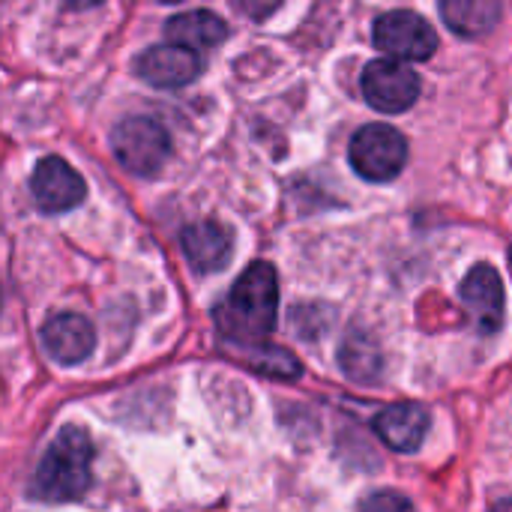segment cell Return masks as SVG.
I'll return each mask as SVG.
<instances>
[{"label":"cell","instance_id":"6da1fadb","mask_svg":"<svg viewBox=\"0 0 512 512\" xmlns=\"http://www.w3.org/2000/svg\"><path fill=\"white\" fill-rule=\"evenodd\" d=\"M279 309V282L270 264H252L216 309V327L231 342H261L270 336Z\"/></svg>","mask_w":512,"mask_h":512},{"label":"cell","instance_id":"7a4b0ae2","mask_svg":"<svg viewBox=\"0 0 512 512\" xmlns=\"http://www.w3.org/2000/svg\"><path fill=\"white\" fill-rule=\"evenodd\" d=\"M90 459L93 447L81 429H63L48 453L42 456L33 489L45 501H75L87 492L90 486Z\"/></svg>","mask_w":512,"mask_h":512},{"label":"cell","instance_id":"3957f363","mask_svg":"<svg viewBox=\"0 0 512 512\" xmlns=\"http://www.w3.org/2000/svg\"><path fill=\"white\" fill-rule=\"evenodd\" d=\"M111 147H114L117 162L129 174H135V177H156L162 171V165L168 162L171 138L162 129V123L153 120V117H126L114 129Z\"/></svg>","mask_w":512,"mask_h":512},{"label":"cell","instance_id":"277c9868","mask_svg":"<svg viewBox=\"0 0 512 512\" xmlns=\"http://www.w3.org/2000/svg\"><path fill=\"white\" fill-rule=\"evenodd\" d=\"M351 165L360 177L372 183H384L399 177L408 162V141L399 129L387 123H369L351 138Z\"/></svg>","mask_w":512,"mask_h":512},{"label":"cell","instance_id":"5b68a950","mask_svg":"<svg viewBox=\"0 0 512 512\" xmlns=\"http://www.w3.org/2000/svg\"><path fill=\"white\" fill-rule=\"evenodd\" d=\"M360 90H363V99L375 111L402 114L420 96V75L414 69H408V60L381 57V60H372L363 69Z\"/></svg>","mask_w":512,"mask_h":512},{"label":"cell","instance_id":"8992f818","mask_svg":"<svg viewBox=\"0 0 512 512\" xmlns=\"http://www.w3.org/2000/svg\"><path fill=\"white\" fill-rule=\"evenodd\" d=\"M372 39L387 57H396V60H429L438 51V33L423 15L411 9L384 12L375 21Z\"/></svg>","mask_w":512,"mask_h":512},{"label":"cell","instance_id":"52a82bcc","mask_svg":"<svg viewBox=\"0 0 512 512\" xmlns=\"http://www.w3.org/2000/svg\"><path fill=\"white\" fill-rule=\"evenodd\" d=\"M30 192H33L39 210L63 213L84 201L87 186L69 162H63L60 156H48L36 165V171L30 177Z\"/></svg>","mask_w":512,"mask_h":512},{"label":"cell","instance_id":"ba28073f","mask_svg":"<svg viewBox=\"0 0 512 512\" xmlns=\"http://www.w3.org/2000/svg\"><path fill=\"white\" fill-rule=\"evenodd\" d=\"M138 75L153 87H183L201 75V57L183 42L153 45L138 57Z\"/></svg>","mask_w":512,"mask_h":512},{"label":"cell","instance_id":"9c48e42d","mask_svg":"<svg viewBox=\"0 0 512 512\" xmlns=\"http://www.w3.org/2000/svg\"><path fill=\"white\" fill-rule=\"evenodd\" d=\"M462 303L483 333H498L504 324V285L495 267L480 264L462 282Z\"/></svg>","mask_w":512,"mask_h":512},{"label":"cell","instance_id":"30bf717a","mask_svg":"<svg viewBox=\"0 0 512 512\" xmlns=\"http://www.w3.org/2000/svg\"><path fill=\"white\" fill-rule=\"evenodd\" d=\"M93 342H96V333H93L90 321L81 315H72V312H60L42 327V345H45L48 357L63 366H75V363L87 360L93 351Z\"/></svg>","mask_w":512,"mask_h":512},{"label":"cell","instance_id":"8fae6325","mask_svg":"<svg viewBox=\"0 0 512 512\" xmlns=\"http://www.w3.org/2000/svg\"><path fill=\"white\" fill-rule=\"evenodd\" d=\"M375 432H378V438L390 450H396V453H414L426 441L429 414L420 405H414V402H396V405L384 408L375 417Z\"/></svg>","mask_w":512,"mask_h":512},{"label":"cell","instance_id":"7c38bea8","mask_svg":"<svg viewBox=\"0 0 512 512\" xmlns=\"http://www.w3.org/2000/svg\"><path fill=\"white\" fill-rule=\"evenodd\" d=\"M186 261L198 273H216L231 261V234L219 222H198L189 225L180 237Z\"/></svg>","mask_w":512,"mask_h":512},{"label":"cell","instance_id":"4fadbf2b","mask_svg":"<svg viewBox=\"0 0 512 512\" xmlns=\"http://www.w3.org/2000/svg\"><path fill=\"white\" fill-rule=\"evenodd\" d=\"M165 33L171 42H183L189 48H213L228 36V24L210 9H195L168 18Z\"/></svg>","mask_w":512,"mask_h":512},{"label":"cell","instance_id":"5bb4252c","mask_svg":"<svg viewBox=\"0 0 512 512\" xmlns=\"http://www.w3.org/2000/svg\"><path fill=\"white\" fill-rule=\"evenodd\" d=\"M441 15L450 30L462 36H483L498 27L501 0H444Z\"/></svg>","mask_w":512,"mask_h":512},{"label":"cell","instance_id":"9a60e30c","mask_svg":"<svg viewBox=\"0 0 512 512\" xmlns=\"http://www.w3.org/2000/svg\"><path fill=\"white\" fill-rule=\"evenodd\" d=\"M255 366H258V372L279 375V378H294V375L300 372V363H297L291 354H285V351H276V348L264 351V357H261Z\"/></svg>","mask_w":512,"mask_h":512},{"label":"cell","instance_id":"2e32d148","mask_svg":"<svg viewBox=\"0 0 512 512\" xmlns=\"http://www.w3.org/2000/svg\"><path fill=\"white\" fill-rule=\"evenodd\" d=\"M60 3H66L69 9H90V6H99L102 0H60Z\"/></svg>","mask_w":512,"mask_h":512},{"label":"cell","instance_id":"e0dca14e","mask_svg":"<svg viewBox=\"0 0 512 512\" xmlns=\"http://www.w3.org/2000/svg\"><path fill=\"white\" fill-rule=\"evenodd\" d=\"M375 504H402V507H405L408 501H405V498H369V501H366V507H375Z\"/></svg>","mask_w":512,"mask_h":512},{"label":"cell","instance_id":"ac0fdd59","mask_svg":"<svg viewBox=\"0 0 512 512\" xmlns=\"http://www.w3.org/2000/svg\"><path fill=\"white\" fill-rule=\"evenodd\" d=\"M171 3H174V0H171Z\"/></svg>","mask_w":512,"mask_h":512}]
</instances>
